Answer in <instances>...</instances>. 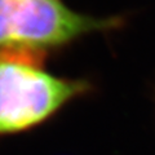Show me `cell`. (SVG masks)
<instances>
[{
  "instance_id": "cell-1",
  "label": "cell",
  "mask_w": 155,
  "mask_h": 155,
  "mask_svg": "<svg viewBox=\"0 0 155 155\" xmlns=\"http://www.w3.org/2000/svg\"><path fill=\"white\" fill-rule=\"evenodd\" d=\"M45 57L0 51V136L35 128L93 89L88 80L61 78L44 70Z\"/></svg>"
},
{
  "instance_id": "cell-2",
  "label": "cell",
  "mask_w": 155,
  "mask_h": 155,
  "mask_svg": "<svg viewBox=\"0 0 155 155\" xmlns=\"http://www.w3.org/2000/svg\"><path fill=\"white\" fill-rule=\"evenodd\" d=\"M119 17L72 11L64 0H0V51L45 54L94 32L120 27Z\"/></svg>"
}]
</instances>
